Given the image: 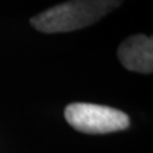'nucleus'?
I'll return each instance as SVG.
<instances>
[{"mask_svg": "<svg viewBox=\"0 0 153 153\" xmlns=\"http://www.w3.org/2000/svg\"><path fill=\"white\" fill-rule=\"evenodd\" d=\"M123 0H71L31 18V25L40 32H70L92 26L110 12L120 7Z\"/></svg>", "mask_w": 153, "mask_h": 153, "instance_id": "obj_1", "label": "nucleus"}, {"mask_svg": "<svg viewBox=\"0 0 153 153\" xmlns=\"http://www.w3.org/2000/svg\"><path fill=\"white\" fill-rule=\"evenodd\" d=\"M65 119L75 130L87 134H106L129 126V116L117 108L85 102L70 103L65 107Z\"/></svg>", "mask_w": 153, "mask_h": 153, "instance_id": "obj_2", "label": "nucleus"}, {"mask_svg": "<svg viewBox=\"0 0 153 153\" xmlns=\"http://www.w3.org/2000/svg\"><path fill=\"white\" fill-rule=\"evenodd\" d=\"M117 56L124 68L137 73L153 71V38L134 35L126 38L117 50Z\"/></svg>", "mask_w": 153, "mask_h": 153, "instance_id": "obj_3", "label": "nucleus"}]
</instances>
